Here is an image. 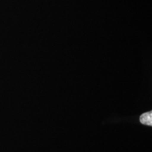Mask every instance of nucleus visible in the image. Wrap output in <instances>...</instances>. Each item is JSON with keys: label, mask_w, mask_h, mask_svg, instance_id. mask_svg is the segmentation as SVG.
<instances>
[{"label": "nucleus", "mask_w": 152, "mask_h": 152, "mask_svg": "<svg viewBox=\"0 0 152 152\" xmlns=\"http://www.w3.org/2000/svg\"><path fill=\"white\" fill-rule=\"evenodd\" d=\"M140 121L142 124L152 126V112L149 111L142 114L140 117Z\"/></svg>", "instance_id": "nucleus-1"}]
</instances>
